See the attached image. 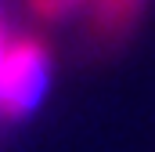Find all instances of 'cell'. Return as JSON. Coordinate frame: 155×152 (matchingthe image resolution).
Here are the masks:
<instances>
[{
	"mask_svg": "<svg viewBox=\"0 0 155 152\" xmlns=\"http://www.w3.org/2000/svg\"><path fill=\"white\" fill-rule=\"evenodd\" d=\"M51 87V47L33 33H15L0 62V123L36 112Z\"/></svg>",
	"mask_w": 155,
	"mask_h": 152,
	"instance_id": "cell-1",
	"label": "cell"
},
{
	"mask_svg": "<svg viewBox=\"0 0 155 152\" xmlns=\"http://www.w3.org/2000/svg\"><path fill=\"white\" fill-rule=\"evenodd\" d=\"M40 22L58 26L72 15H83V33L94 47H116L144 15L148 0H25Z\"/></svg>",
	"mask_w": 155,
	"mask_h": 152,
	"instance_id": "cell-2",
	"label": "cell"
},
{
	"mask_svg": "<svg viewBox=\"0 0 155 152\" xmlns=\"http://www.w3.org/2000/svg\"><path fill=\"white\" fill-rule=\"evenodd\" d=\"M11 36H15V33H11V29L4 26V15H0V62H4V51H7V43H11Z\"/></svg>",
	"mask_w": 155,
	"mask_h": 152,
	"instance_id": "cell-3",
	"label": "cell"
}]
</instances>
